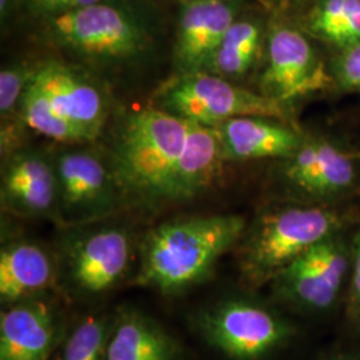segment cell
<instances>
[{"instance_id":"cell-27","label":"cell","mask_w":360,"mask_h":360,"mask_svg":"<svg viewBox=\"0 0 360 360\" xmlns=\"http://www.w3.org/2000/svg\"><path fill=\"white\" fill-rule=\"evenodd\" d=\"M102 0H43L32 13L46 16H53L59 13H68L82 7H87Z\"/></svg>"},{"instance_id":"cell-20","label":"cell","mask_w":360,"mask_h":360,"mask_svg":"<svg viewBox=\"0 0 360 360\" xmlns=\"http://www.w3.org/2000/svg\"><path fill=\"white\" fill-rule=\"evenodd\" d=\"M262 43L260 26L252 20H236L214 53L207 72L224 79L243 77L254 65Z\"/></svg>"},{"instance_id":"cell-19","label":"cell","mask_w":360,"mask_h":360,"mask_svg":"<svg viewBox=\"0 0 360 360\" xmlns=\"http://www.w3.org/2000/svg\"><path fill=\"white\" fill-rule=\"evenodd\" d=\"M187 122L188 129L176 180V202L207 191L218 179L221 163L226 162L217 127Z\"/></svg>"},{"instance_id":"cell-2","label":"cell","mask_w":360,"mask_h":360,"mask_svg":"<svg viewBox=\"0 0 360 360\" xmlns=\"http://www.w3.org/2000/svg\"><path fill=\"white\" fill-rule=\"evenodd\" d=\"M188 122L160 107L127 117L116 144V176L124 198L142 205L176 202L179 160Z\"/></svg>"},{"instance_id":"cell-18","label":"cell","mask_w":360,"mask_h":360,"mask_svg":"<svg viewBox=\"0 0 360 360\" xmlns=\"http://www.w3.org/2000/svg\"><path fill=\"white\" fill-rule=\"evenodd\" d=\"M174 336L141 311L124 309L112 319L105 360H179Z\"/></svg>"},{"instance_id":"cell-6","label":"cell","mask_w":360,"mask_h":360,"mask_svg":"<svg viewBox=\"0 0 360 360\" xmlns=\"http://www.w3.org/2000/svg\"><path fill=\"white\" fill-rule=\"evenodd\" d=\"M159 107L210 127L240 116H264L283 122L288 117L285 103L207 71L181 74L172 80L160 92Z\"/></svg>"},{"instance_id":"cell-8","label":"cell","mask_w":360,"mask_h":360,"mask_svg":"<svg viewBox=\"0 0 360 360\" xmlns=\"http://www.w3.org/2000/svg\"><path fill=\"white\" fill-rule=\"evenodd\" d=\"M58 212L70 224H86L114 212L124 193L99 155L89 150H67L56 156Z\"/></svg>"},{"instance_id":"cell-7","label":"cell","mask_w":360,"mask_h":360,"mask_svg":"<svg viewBox=\"0 0 360 360\" xmlns=\"http://www.w3.org/2000/svg\"><path fill=\"white\" fill-rule=\"evenodd\" d=\"M47 32L55 44L101 62L136 56L148 41L135 16L104 1L50 16Z\"/></svg>"},{"instance_id":"cell-13","label":"cell","mask_w":360,"mask_h":360,"mask_svg":"<svg viewBox=\"0 0 360 360\" xmlns=\"http://www.w3.org/2000/svg\"><path fill=\"white\" fill-rule=\"evenodd\" d=\"M230 0H188L180 11L175 59L181 74L207 71L221 39L236 22Z\"/></svg>"},{"instance_id":"cell-9","label":"cell","mask_w":360,"mask_h":360,"mask_svg":"<svg viewBox=\"0 0 360 360\" xmlns=\"http://www.w3.org/2000/svg\"><path fill=\"white\" fill-rule=\"evenodd\" d=\"M132 240L129 231L103 226L83 232L65 254V272L77 294L95 296L112 290L129 274Z\"/></svg>"},{"instance_id":"cell-28","label":"cell","mask_w":360,"mask_h":360,"mask_svg":"<svg viewBox=\"0 0 360 360\" xmlns=\"http://www.w3.org/2000/svg\"><path fill=\"white\" fill-rule=\"evenodd\" d=\"M360 41V0H346V46ZM343 49V50H345Z\"/></svg>"},{"instance_id":"cell-25","label":"cell","mask_w":360,"mask_h":360,"mask_svg":"<svg viewBox=\"0 0 360 360\" xmlns=\"http://www.w3.org/2000/svg\"><path fill=\"white\" fill-rule=\"evenodd\" d=\"M343 306L348 327L360 334V227L352 239L351 271Z\"/></svg>"},{"instance_id":"cell-1","label":"cell","mask_w":360,"mask_h":360,"mask_svg":"<svg viewBox=\"0 0 360 360\" xmlns=\"http://www.w3.org/2000/svg\"><path fill=\"white\" fill-rule=\"evenodd\" d=\"M245 219L224 214L174 219L150 232L142 247L135 283L165 295L207 281L219 259L240 242Z\"/></svg>"},{"instance_id":"cell-4","label":"cell","mask_w":360,"mask_h":360,"mask_svg":"<svg viewBox=\"0 0 360 360\" xmlns=\"http://www.w3.org/2000/svg\"><path fill=\"white\" fill-rule=\"evenodd\" d=\"M196 328L211 347L230 360H266L296 336L282 312L250 297H226L202 309Z\"/></svg>"},{"instance_id":"cell-17","label":"cell","mask_w":360,"mask_h":360,"mask_svg":"<svg viewBox=\"0 0 360 360\" xmlns=\"http://www.w3.org/2000/svg\"><path fill=\"white\" fill-rule=\"evenodd\" d=\"M55 281V266L38 243L13 240L0 251V300L3 306L41 295Z\"/></svg>"},{"instance_id":"cell-26","label":"cell","mask_w":360,"mask_h":360,"mask_svg":"<svg viewBox=\"0 0 360 360\" xmlns=\"http://www.w3.org/2000/svg\"><path fill=\"white\" fill-rule=\"evenodd\" d=\"M335 71L343 89L360 92V41L343 50Z\"/></svg>"},{"instance_id":"cell-31","label":"cell","mask_w":360,"mask_h":360,"mask_svg":"<svg viewBox=\"0 0 360 360\" xmlns=\"http://www.w3.org/2000/svg\"><path fill=\"white\" fill-rule=\"evenodd\" d=\"M23 1L31 11H34L43 0H23Z\"/></svg>"},{"instance_id":"cell-11","label":"cell","mask_w":360,"mask_h":360,"mask_svg":"<svg viewBox=\"0 0 360 360\" xmlns=\"http://www.w3.org/2000/svg\"><path fill=\"white\" fill-rule=\"evenodd\" d=\"M285 179L316 205H327L355 184L358 172L354 155L324 139L303 142L288 158Z\"/></svg>"},{"instance_id":"cell-5","label":"cell","mask_w":360,"mask_h":360,"mask_svg":"<svg viewBox=\"0 0 360 360\" xmlns=\"http://www.w3.org/2000/svg\"><path fill=\"white\" fill-rule=\"evenodd\" d=\"M352 239L342 230L296 257L271 282L275 300L309 315H326L345 303Z\"/></svg>"},{"instance_id":"cell-29","label":"cell","mask_w":360,"mask_h":360,"mask_svg":"<svg viewBox=\"0 0 360 360\" xmlns=\"http://www.w3.org/2000/svg\"><path fill=\"white\" fill-rule=\"evenodd\" d=\"M318 360H360V348H343L330 352Z\"/></svg>"},{"instance_id":"cell-22","label":"cell","mask_w":360,"mask_h":360,"mask_svg":"<svg viewBox=\"0 0 360 360\" xmlns=\"http://www.w3.org/2000/svg\"><path fill=\"white\" fill-rule=\"evenodd\" d=\"M112 319L105 315H89L77 323L65 338L58 360H105Z\"/></svg>"},{"instance_id":"cell-24","label":"cell","mask_w":360,"mask_h":360,"mask_svg":"<svg viewBox=\"0 0 360 360\" xmlns=\"http://www.w3.org/2000/svg\"><path fill=\"white\" fill-rule=\"evenodd\" d=\"M38 68V67H37ZM37 68L28 65H8L0 72V114L8 119L19 108L22 95L35 75Z\"/></svg>"},{"instance_id":"cell-23","label":"cell","mask_w":360,"mask_h":360,"mask_svg":"<svg viewBox=\"0 0 360 360\" xmlns=\"http://www.w3.org/2000/svg\"><path fill=\"white\" fill-rule=\"evenodd\" d=\"M311 30L335 46H346V0H318L309 18Z\"/></svg>"},{"instance_id":"cell-3","label":"cell","mask_w":360,"mask_h":360,"mask_svg":"<svg viewBox=\"0 0 360 360\" xmlns=\"http://www.w3.org/2000/svg\"><path fill=\"white\" fill-rule=\"evenodd\" d=\"M345 226L342 214L328 205H288L264 212L245 235L239 262L242 283L250 291L270 285L296 257Z\"/></svg>"},{"instance_id":"cell-30","label":"cell","mask_w":360,"mask_h":360,"mask_svg":"<svg viewBox=\"0 0 360 360\" xmlns=\"http://www.w3.org/2000/svg\"><path fill=\"white\" fill-rule=\"evenodd\" d=\"M8 7H10V0H0V10H1L3 18L8 13Z\"/></svg>"},{"instance_id":"cell-32","label":"cell","mask_w":360,"mask_h":360,"mask_svg":"<svg viewBox=\"0 0 360 360\" xmlns=\"http://www.w3.org/2000/svg\"><path fill=\"white\" fill-rule=\"evenodd\" d=\"M259 1H263V0H259Z\"/></svg>"},{"instance_id":"cell-14","label":"cell","mask_w":360,"mask_h":360,"mask_svg":"<svg viewBox=\"0 0 360 360\" xmlns=\"http://www.w3.org/2000/svg\"><path fill=\"white\" fill-rule=\"evenodd\" d=\"M1 207L20 217H47L58 211L53 163L38 151H15L1 174Z\"/></svg>"},{"instance_id":"cell-21","label":"cell","mask_w":360,"mask_h":360,"mask_svg":"<svg viewBox=\"0 0 360 360\" xmlns=\"http://www.w3.org/2000/svg\"><path fill=\"white\" fill-rule=\"evenodd\" d=\"M19 115L27 127L60 143L91 142L90 138L74 126L53 107L49 96L31 79L19 103Z\"/></svg>"},{"instance_id":"cell-15","label":"cell","mask_w":360,"mask_h":360,"mask_svg":"<svg viewBox=\"0 0 360 360\" xmlns=\"http://www.w3.org/2000/svg\"><path fill=\"white\" fill-rule=\"evenodd\" d=\"M59 319L41 297L6 306L0 315V360H50Z\"/></svg>"},{"instance_id":"cell-12","label":"cell","mask_w":360,"mask_h":360,"mask_svg":"<svg viewBox=\"0 0 360 360\" xmlns=\"http://www.w3.org/2000/svg\"><path fill=\"white\" fill-rule=\"evenodd\" d=\"M32 80L49 96L53 107L94 141L103 129L108 104L89 77L70 65L47 62L38 65Z\"/></svg>"},{"instance_id":"cell-10","label":"cell","mask_w":360,"mask_h":360,"mask_svg":"<svg viewBox=\"0 0 360 360\" xmlns=\"http://www.w3.org/2000/svg\"><path fill=\"white\" fill-rule=\"evenodd\" d=\"M328 77L307 38L291 27H275L267 39V65L260 92L287 103L322 90Z\"/></svg>"},{"instance_id":"cell-16","label":"cell","mask_w":360,"mask_h":360,"mask_svg":"<svg viewBox=\"0 0 360 360\" xmlns=\"http://www.w3.org/2000/svg\"><path fill=\"white\" fill-rule=\"evenodd\" d=\"M226 160L290 158L303 143L283 120L264 116L229 119L217 127Z\"/></svg>"}]
</instances>
